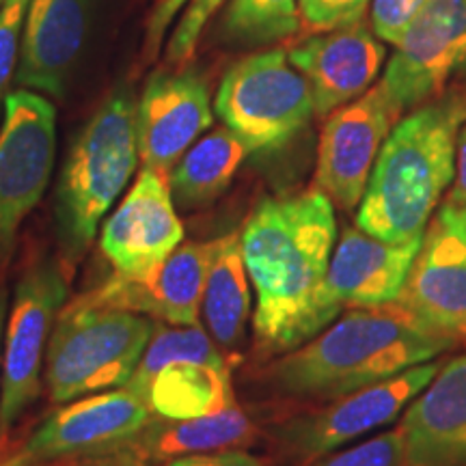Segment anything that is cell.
Wrapping results in <instances>:
<instances>
[{
  "instance_id": "8",
  "label": "cell",
  "mask_w": 466,
  "mask_h": 466,
  "mask_svg": "<svg viewBox=\"0 0 466 466\" xmlns=\"http://www.w3.org/2000/svg\"><path fill=\"white\" fill-rule=\"evenodd\" d=\"M66 300V279L52 261L31 266L17 281L3 337L0 434L37 400L52 324Z\"/></svg>"
},
{
  "instance_id": "26",
  "label": "cell",
  "mask_w": 466,
  "mask_h": 466,
  "mask_svg": "<svg viewBox=\"0 0 466 466\" xmlns=\"http://www.w3.org/2000/svg\"><path fill=\"white\" fill-rule=\"evenodd\" d=\"M223 31L242 46H270L300 31L299 0H227Z\"/></svg>"
},
{
  "instance_id": "12",
  "label": "cell",
  "mask_w": 466,
  "mask_h": 466,
  "mask_svg": "<svg viewBox=\"0 0 466 466\" xmlns=\"http://www.w3.org/2000/svg\"><path fill=\"white\" fill-rule=\"evenodd\" d=\"M380 83L401 110L417 108L466 74V0H430L393 44Z\"/></svg>"
},
{
  "instance_id": "28",
  "label": "cell",
  "mask_w": 466,
  "mask_h": 466,
  "mask_svg": "<svg viewBox=\"0 0 466 466\" xmlns=\"http://www.w3.org/2000/svg\"><path fill=\"white\" fill-rule=\"evenodd\" d=\"M225 3L227 0H190L167 44V61L171 66L184 67L195 56L203 28Z\"/></svg>"
},
{
  "instance_id": "30",
  "label": "cell",
  "mask_w": 466,
  "mask_h": 466,
  "mask_svg": "<svg viewBox=\"0 0 466 466\" xmlns=\"http://www.w3.org/2000/svg\"><path fill=\"white\" fill-rule=\"evenodd\" d=\"M371 0H299L300 26L309 33L335 31L363 20Z\"/></svg>"
},
{
  "instance_id": "7",
  "label": "cell",
  "mask_w": 466,
  "mask_h": 466,
  "mask_svg": "<svg viewBox=\"0 0 466 466\" xmlns=\"http://www.w3.org/2000/svg\"><path fill=\"white\" fill-rule=\"evenodd\" d=\"M56 156V108L31 89L5 96L0 116V264L48 188Z\"/></svg>"
},
{
  "instance_id": "25",
  "label": "cell",
  "mask_w": 466,
  "mask_h": 466,
  "mask_svg": "<svg viewBox=\"0 0 466 466\" xmlns=\"http://www.w3.org/2000/svg\"><path fill=\"white\" fill-rule=\"evenodd\" d=\"M177 360H199V363L229 365L223 357L217 343L199 324L192 326H173L165 322L154 324V333L149 337L147 348H145L141 360L126 389L143 398L147 391L151 378H154L162 367L177 363Z\"/></svg>"
},
{
  "instance_id": "19",
  "label": "cell",
  "mask_w": 466,
  "mask_h": 466,
  "mask_svg": "<svg viewBox=\"0 0 466 466\" xmlns=\"http://www.w3.org/2000/svg\"><path fill=\"white\" fill-rule=\"evenodd\" d=\"M421 240L384 242L359 227H348L335 242L326 277L335 305L343 311L376 309L398 300Z\"/></svg>"
},
{
  "instance_id": "9",
  "label": "cell",
  "mask_w": 466,
  "mask_h": 466,
  "mask_svg": "<svg viewBox=\"0 0 466 466\" xmlns=\"http://www.w3.org/2000/svg\"><path fill=\"white\" fill-rule=\"evenodd\" d=\"M441 360L415 365L389 380L359 389L319 410L294 417L281 425L277 439L291 458L319 460L350 442L393 423L406 406L432 382Z\"/></svg>"
},
{
  "instance_id": "13",
  "label": "cell",
  "mask_w": 466,
  "mask_h": 466,
  "mask_svg": "<svg viewBox=\"0 0 466 466\" xmlns=\"http://www.w3.org/2000/svg\"><path fill=\"white\" fill-rule=\"evenodd\" d=\"M217 240L182 242L145 272H119L76 299L80 305L124 309L173 326L199 324L203 289L217 253Z\"/></svg>"
},
{
  "instance_id": "15",
  "label": "cell",
  "mask_w": 466,
  "mask_h": 466,
  "mask_svg": "<svg viewBox=\"0 0 466 466\" xmlns=\"http://www.w3.org/2000/svg\"><path fill=\"white\" fill-rule=\"evenodd\" d=\"M214 124L209 86L201 74L156 72L137 102L138 158L145 168L171 173Z\"/></svg>"
},
{
  "instance_id": "17",
  "label": "cell",
  "mask_w": 466,
  "mask_h": 466,
  "mask_svg": "<svg viewBox=\"0 0 466 466\" xmlns=\"http://www.w3.org/2000/svg\"><path fill=\"white\" fill-rule=\"evenodd\" d=\"M184 240L168 173L145 168L102 227L100 247L119 272H145Z\"/></svg>"
},
{
  "instance_id": "6",
  "label": "cell",
  "mask_w": 466,
  "mask_h": 466,
  "mask_svg": "<svg viewBox=\"0 0 466 466\" xmlns=\"http://www.w3.org/2000/svg\"><path fill=\"white\" fill-rule=\"evenodd\" d=\"M214 110L250 151L283 147L316 115L307 80L291 66L283 48L233 63L220 80Z\"/></svg>"
},
{
  "instance_id": "3",
  "label": "cell",
  "mask_w": 466,
  "mask_h": 466,
  "mask_svg": "<svg viewBox=\"0 0 466 466\" xmlns=\"http://www.w3.org/2000/svg\"><path fill=\"white\" fill-rule=\"evenodd\" d=\"M466 86L412 108L384 141L359 203L357 227L384 242L423 238L456 175Z\"/></svg>"
},
{
  "instance_id": "2",
  "label": "cell",
  "mask_w": 466,
  "mask_h": 466,
  "mask_svg": "<svg viewBox=\"0 0 466 466\" xmlns=\"http://www.w3.org/2000/svg\"><path fill=\"white\" fill-rule=\"evenodd\" d=\"M456 343L398 302L350 309L277 360L272 384L289 395L337 400L439 359Z\"/></svg>"
},
{
  "instance_id": "11",
  "label": "cell",
  "mask_w": 466,
  "mask_h": 466,
  "mask_svg": "<svg viewBox=\"0 0 466 466\" xmlns=\"http://www.w3.org/2000/svg\"><path fill=\"white\" fill-rule=\"evenodd\" d=\"M151 417L145 400L126 387L85 395L46 419L0 466L102 458L132 439Z\"/></svg>"
},
{
  "instance_id": "10",
  "label": "cell",
  "mask_w": 466,
  "mask_h": 466,
  "mask_svg": "<svg viewBox=\"0 0 466 466\" xmlns=\"http://www.w3.org/2000/svg\"><path fill=\"white\" fill-rule=\"evenodd\" d=\"M401 113L380 83L326 116L318 145L316 188L333 206L343 212L359 208L378 154Z\"/></svg>"
},
{
  "instance_id": "1",
  "label": "cell",
  "mask_w": 466,
  "mask_h": 466,
  "mask_svg": "<svg viewBox=\"0 0 466 466\" xmlns=\"http://www.w3.org/2000/svg\"><path fill=\"white\" fill-rule=\"evenodd\" d=\"M335 238V206L318 188L266 197L248 214L240 242L264 348L294 350L339 318L326 281Z\"/></svg>"
},
{
  "instance_id": "36",
  "label": "cell",
  "mask_w": 466,
  "mask_h": 466,
  "mask_svg": "<svg viewBox=\"0 0 466 466\" xmlns=\"http://www.w3.org/2000/svg\"><path fill=\"white\" fill-rule=\"evenodd\" d=\"M7 322V291L0 288V378H3V337Z\"/></svg>"
},
{
  "instance_id": "27",
  "label": "cell",
  "mask_w": 466,
  "mask_h": 466,
  "mask_svg": "<svg viewBox=\"0 0 466 466\" xmlns=\"http://www.w3.org/2000/svg\"><path fill=\"white\" fill-rule=\"evenodd\" d=\"M313 466H404V442L398 430H391L329 453Z\"/></svg>"
},
{
  "instance_id": "18",
  "label": "cell",
  "mask_w": 466,
  "mask_h": 466,
  "mask_svg": "<svg viewBox=\"0 0 466 466\" xmlns=\"http://www.w3.org/2000/svg\"><path fill=\"white\" fill-rule=\"evenodd\" d=\"M404 466H466V352L447 360L406 406Z\"/></svg>"
},
{
  "instance_id": "35",
  "label": "cell",
  "mask_w": 466,
  "mask_h": 466,
  "mask_svg": "<svg viewBox=\"0 0 466 466\" xmlns=\"http://www.w3.org/2000/svg\"><path fill=\"white\" fill-rule=\"evenodd\" d=\"M37 466H121L116 462H110L106 458H85V460H63V462H48Z\"/></svg>"
},
{
  "instance_id": "34",
  "label": "cell",
  "mask_w": 466,
  "mask_h": 466,
  "mask_svg": "<svg viewBox=\"0 0 466 466\" xmlns=\"http://www.w3.org/2000/svg\"><path fill=\"white\" fill-rule=\"evenodd\" d=\"M445 201L453 203V206L466 208V121L460 127L458 145H456V175L450 188V197Z\"/></svg>"
},
{
  "instance_id": "32",
  "label": "cell",
  "mask_w": 466,
  "mask_h": 466,
  "mask_svg": "<svg viewBox=\"0 0 466 466\" xmlns=\"http://www.w3.org/2000/svg\"><path fill=\"white\" fill-rule=\"evenodd\" d=\"M186 5H188V0H158L156 3V7L149 14L147 31H145V52H147V56L158 55L162 39H165L173 20L179 15V11Z\"/></svg>"
},
{
  "instance_id": "21",
  "label": "cell",
  "mask_w": 466,
  "mask_h": 466,
  "mask_svg": "<svg viewBox=\"0 0 466 466\" xmlns=\"http://www.w3.org/2000/svg\"><path fill=\"white\" fill-rule=\"evenodd\" d=\"M253 436V421L238 406L197 419L154 415L132 439L102 458L121 466H158L192 453L240 450Z\"/></svg>"
},
{
  "instance_id": "31",
  "label": "cell",
  "mask_w": 466,
  "mask_h": 466,
  "mask_svg": "<svg viewBox=\"0 0 466 466\" xmlns=\"http://www.w3.org/2000/svg\"><path fill=\"white\" fill-rule=\"evenodd\" d=\"M430 0H371V28L384 44H395Z\"/></svg>"
},
{
  "instance_id": "33",
  "label": "cell",
  "mask_w": 466,
  "mask_h": 466,
  "mask_svg": "<svg viewBox=\"0 0 466 466\" xmlns=\"http://www.w3.org/2000/svg\"><path fill=\"white\" fill-rule=\"evenodd\" d=\"M162 466H264V462L242 450H220L192 453V456L171 460V462Z\"/></svg>"
},
{
  "instance_id": "4",
  "label": "cell",
  "mask_w": 466,
  "mask_h": 466,
  "mask_svg": "<svg viewBox=\"0 0 466 466\" xmlns=\"http://www.w3.org/2000/svg\"><path fill=\"white\" fill-rule=\"evenodd\" d=\"M137 102L115 91L78 134L63 167L56 218L63 244L78 255L89 247L102 218L137 171Z\"/></svg>"
},
{
  "instance_id": "5",
  "label": "cell",
  "mask_w": 466,
  "mask_h": 466,
  "mask_svg": "<svg viewBox=\"0 0 466 466\" xmlns=\"http://www.w3.org/2000/svg\"><path fill=\"white\" fill-rule=\"evenodd\" d=\"M156 319L124 309L69 302L56 316L44 374L52 401L126 387L141 360Z\"/></svg>"
},
{
  "instance_id": "23",
  "label": "cell",
  "mask_w": 466,
  "mask_h": 466,
  "mask_svg": "<svg viewBox=\"0 0 466 466\" xmlns=\"http://www.w3.org/2000/svg\"><path fill=\"white\" fill-rule=\"evenodd\" d=\"M248 154V145L225 126L201 137L168 173L175 206L197 209L218 199Z\"/></svg>"
},
{
  "instance_id": "22",
  "label": "cell",
  "mask_w": 466,
  "mask_h": 466,
  "mask_svg": "<svg viewBox=\"0 0 466 466\" xmlns=\"http://www.w3.org/2000/svg\"><path fill=\"white\" fill-rule=\"evenodd\" d=\"M151 415L165 419H197L236 406L231 367L177 360L151 378L143 395Z\"/></svg>"
},
{
  "instance_id": "16",
  "label": "cell",
  "mask_w": 466,
  "mask_h": 466,
  "mask_svg": "<svg viewBox=\"0 0 466 466\" xmlns=\"http://www.w3.org/2000/svg\"><path fill=\"white\" fill-rule=\"evenodd\" d=\"M288 56L307 80L316 115L326 119L374 86L387 48L363 17L335 31L313 33L289 48Z\"/></svg>"
},
{
  "instance_id": "37",
  "label": "cell",
  "mask_w": 466,
  "mask_h": 466,
  "mask_svg": "<svg viewBox=\"0 0 466 466\" xmlns=\"http://www.w3.org/2000/svg\"><path fill=\"white\" fill-rule=\"evenodd\" d=\"M0 5H3V0H0Z\"/></svg>"
},
{
  "instance_id": "29",
  "label": "cell",
  "mask_w": 466,
  "mask_h": 466,
  "mask_svg": "<svg viewBox=\"0 0 466 466\" xmlns=\"http://www.w3.org/2000/svg\"><path fill=\"white\" fill-rule=\"evenodd\" d=\"M28 5L31 0H3L0 5V116L5 96L15 76Z\"/></svg>"
},
{
  "instance_id": "14",
  "label": "cell",
  "mask_w": 466,
  "mask_h": 466,
  "mask_svg": "<svg viewBox=\"0 0 466 466\" xmlns=\"http://www.w3.org/2000/svg\"><path fill=\"white\" fill-rule=\"evenodd\" d=\"M395 302L451 339L466 341V208L441 203Z\"/></svg>"
},
{
  "instance_id": "24",
  "label": "cell",
  "mask_w": 466,
  "mask_h": 466,
  "mask_svg": "<svg viewBox=\"0 0 466 466\" xmlns=\"http://www.w3.org/2000/svg\"><path fill=\"white\" fill-rule=\"evenodd\" d=\"M201 316L217 346L236 348L240 343L250 316V281L238 231L218 238L203 289Z\"/></svg>"
},
{
  "instance_id": "20",
  "label": "cell",
  "mask_w": 466,
  "mask_h": 466,
  "mask_svg": "<svg viewBox=\"0 0 466 466\" xmlns=\"http://www.w3.org/2000/svg\"><path fill=\"white\" fill-rule=\"evenodd\" d=\"M89 28V0H31L22 31L15 83L61 97Z\"/></svg>"
}]
</instances>
